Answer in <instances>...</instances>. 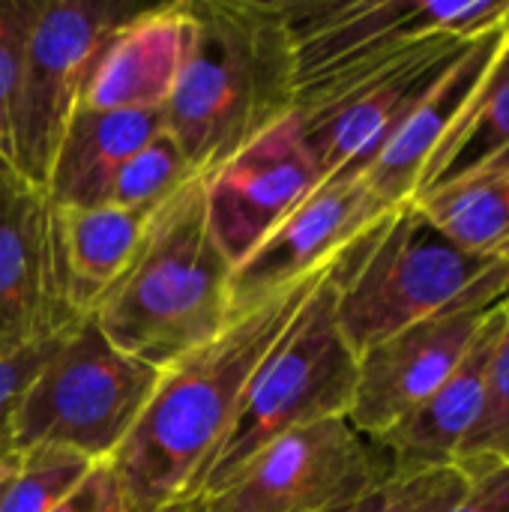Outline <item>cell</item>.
<instances>
[{
    "label": "cell",
    "instance_id": "15",
    "mask_svg": "<svg viewBox=\"0 0 509 512\" xmlns=\"http://www.w3.org/2000/svg\"><path fill=\"white\" fill-rule=\"evenodd\" d=\"M186 54L183 0L147 3L135 18L120 24L99 48L78 108L162 111Z\"/></svg>",
    "mask_w": 509,
    "mask_h": 512
},
{
    "label": "cell",
    "instance_id": "28",
    "mask_svg": "<svg viewBox=\"0 0 509 512\" xmlns=\"http://www.w3.org/2000/svg\"><path fill=\"white\" fill-rule=\"evenodd\" d=\"M51 512H126L123 486L108 462H99L84 483Z\"/></svg>",
    "mask_w": 509,
    "mask_h": 512
},
{
    "label": "cell",
    "instance_id": "26",
    "mask_svg": "<svg viewBox=\"0 0 509 512\" xmlns=\"http://www.w3.org/2000/svg\"><path fill=\"white\" fill-rule=\"evenodd\" d=\"M42 0H0V159L12 168V114L24 45Z\"/></svg>",
    "mask_w": 509,
    "mask_h": 512
},
{
    "label": "cell",
    "instance_id": "19",
    "mask_svg": "<svg viewBox=\"0 0 509 512\" xmlns=\"http://www.w3.org/2000/svg\"><path fill=\"white\" fill-rule=\"evenodd\" d=\"M165 129V111L78 108L57 147L45 192L54 207H102L120 165Z\"/></svg>",
    "mask_w": 509,
    "mask_h": 512
},
{
    "label": "cell",
    "instance_id": "17",
    "mask_svg": "<svg viewBox=\"0 0 509 512\" xmlns=\"http://www.w3.org/2000/svg\"><path fill=\"white\" fill-rule=\"evenodd\" d=\"M144 213L123 207H54L51 204V264L60 303L69 315L87 318L102 294L132 261L144 228Z\"/></svg>",
    "mask_w": 509,
    "mask_h": 512
},
{
    "label": "cell",
    "instance_id": "7",
    "mask_svg": "<svg viewBox=\"0 0 509 512\" xmlns=\"http://www.w3.org/2000/svg\"><path fill=\"white\" fill-rule=\"evenodd\" d=\"M477 39L426 36L303 84L297 90V120L321 174H363L405 117Z\"/></svg>",
    "mask_w": 509,
    "mask_h": 512
},
{
    "label": "cell",
    "instance_id": "9",
    "mask_svg": "<svg viewBox=\"0 0 509 512\" xmlns=\"http://www.w3.org/2000/svg\"><path fill=\"white\" fill-rule=\"evenodd\" d=\"M387 477L381 447L348 417H330L270 441L195 504L201 512H339L357 507Z\"/></svg>",
    "mask_w": 509,
    "mask_h": 512
},
{
    "label": "cell",
    "instance_id": "2",
    "mask_svg": "<svg viewBox=\"0 0 509 512\" xmlns=\"http://www.w3.org/2000/svg\"><path fill=\"white\" fill-rule=\"evenodd\" d=\"M186 54L165 129L198 177L297 111V60L279 0H183Z\"/></svg>",
    "mask_w": 509,
    "mask_h": 512
},
{
    "label": "cell",
    "instance_id": "11",
    "mask_svg": "<svg viewBox=\"0 0 509 512\" xmlns=\"http://www.w3.org/2000/svg\"><path fill=\"white\" fill-rule=\"evenodd\" d=\"M504 303L459 306L423 318L357 357V387L348 420L378 441L423 405L471 354Z\"/></svg>",
    "mask_w": 509,
    "mask_h": 512
},
{
    "label": "cell",
    "instance_id": "18",
    "mask_svg": "<svg viewBox=\"0 0 509 512\" xmlns=\"http://www.w3.org/2000/svg\"><path fill=\"white\" fill-rule=\"evenodd\" d=\"M507 33L509 27H504V30L486 33L477 42H471L462 51V57L444 72V78L426 93V99L390 135V141L381 147V153L372 159V165L363 171L366 180L372 183V189L387 204L396 207V204L414 198V189H417V180H420V171H423L429 153L435 150V144L441 141V135L447 132V126L453 123L459 108L477 87V81L492 66Z\"/></svg>",
    "mask_w": 509,
    "mask_h": 512
},
{
    "label": "cell",
    "instance_id": "29",
    "mask_svg": "<svg viewBox=\"0 0 509 512\" xmlns=\"http://www.w3.org/2000/svg\"><path fill=\"white\" fill-rule=\"evenodd\" d=\"M450 512H509V465L471 477L468 492Z\"/></svg>",
    "mask_w": 509,
    "mask_h": 512
},
{
    "label": "cell",
    "instance_id": "5",
    "mask_svg": "<svg viewBox=\"0 0 509 512\" xmlns=\"http://www.w3.org/2000/svg\"><path fill=\"white\" fill-rule=\"evenodd\" d=\"M159 375L162 369L120 351L90 315L81 318L30 381L12 423V450L63 447L96 465L111 462Z\"/></svg>",
    "mask_w": 509,
    "mask_h": 512
},
{
    "label": "cell",
    "instance_id": "20",
    "mask_svg": "<svg viewBox=\"0 0 509 512\" xmlns=\"http://www.w3.org/2000/svg\"><path fill=\"white\" fill-rule=\"evenodd\" d=\"M498 168H509V33L492 66L429 153L414 198Z\"/></svg>",
    "mask_w": 509,
    "mask_h": 512
},
{
    "label": "cell",
    "instance_id": "3",
    "mask_svg": "<svg viewBox=\"0 0 509 512\" xmlns=\"http://www.w3.org/2000/svg\"><path fill=\"white\" fill-rule=\"evenodd\" d=\"M231 273L195 177L147 219L132 261L90 318L120 351L168 369L231 321Z\"/></svg>",
    "mask_w": 509,
    "mask_h": 512
},
{
    "label": "cell",
    "instance_id": "13",
    "mask_svg": "<svg viewBox=\"0 0 509 512\" xmlns=\"http://www.w3.org/2000/svg\"><path fill=\"white\" fill-rule=\"evenodd\" d=\"M387 204L366 174L324 177L231 273V309L240 312L282 285L327 270L336 255L381 219Z\"/></svg>",
    "mask_w": 509,
    "mask_h": 512
},
{
    "label": "cell",
    "instance_id": "4",
    "mask_svg": "<svg viewBox=\"0 0 509 512\" xmlns=\"http://www.w3.org/2000/svg\"><path fill=\"white\" fill-rule=\"evenodd\" d=\"M327 279L339 330L357 357L438 312L509 300V264L465 252L414 201L357 234Z\"/></svg>",
    "mask_w": 509,
    "mask_h": 512
},
{
    "label": "cell",
    "instance_id": "22",
    "mask_svg": "<svg viewBox=\"0 0 509 512\" xmlns=\"http://www.w3.org/2000/svg\"><path fill=\"white\" fill-rule=\"evenodd\" d=\"M195 177L198 174L192 171L174 135L162 129L156 138H150L138 153H132L120 165V171L111 180L105 204L153 216Z\"/></svg>",
    "mask_w": 509,
    "mask_h": 512
},
{
    "label": "cell",
    "instance_id": "27",
    "mask_svg": "<svg viewBox=\"0 0 509 512\" xmlns=\"http://www.w3.org/2000/svg\"><path fill=\"white\" fill-rule=\"evenodd\" d=\"M63 333L18 345H0V456L12 453V423L18 405Z\"/></svg>",
    "mask_w": 509,
    "mask_h": 512
},
{
    "label": "cell",
    "instance_id": "31",
    "mask_svg": "<svg viewBox=\"0 0 509 512\" xmlns=\"http://www.w3.org/2000/svg\"><path fill=\"white\" fill-rule=\"evenodd\" d=\"M504 315H507V321H509V300L504 303Z\"/></svg>",
    "mask_w": 509,
    "mask_h": 512
},
{
    "label": "cell",
    "instance_id": "23",
    "mask_svg": "<svg viewBox=\"0 0 509 512\" xmlns=\"http://www.w3.org/2000/svg\"><path fill=\"white\" fill-rule=\"evenodd\" d=\"M96 468L81 453L63 447L12 450V468L0 492V512H51Z\"/></svg>",
    "mask_w": 509,
    "mask_h": 512
},
{
    "label": "cell",
    "instance_id": "14",
    "mask_svg": "<svg viewBox=\"0 0 509 512\" xmlns=\"http://www.w3.org/2000/svg\"><path fill=\"white\" fill-rule=\"evenodd\" d=\"M81 318L60 303L51 264V201L12 168L0 171V345L48 339Z\"/></svg>",
    "mask_w": 509,
    "mask_h": 512
},
{
    "label": "cell",
    "instance_id": "32",
    "mask_svg": "<svg viewBox=\"0 0 509 512\" xmlns=\"http://www.w3.org/2000/svg\"><path fill=\"white\" fill-rule=\"evenodd\" d=\"M3 168H9V165H6V162H3V159H0V171H3Z\"/></svg>",
    "mask_w": 509,
    "mask_h": 512
},
{
    "label": "cell",
    "instance_id": "25",
    "mask_svg": "<svg viewBox=\"0 0 509 512\" xmlns=\"http://www.w3.org/2000/svg\"><path fill=\"white\" fill-rule=\"evenodd\" d=\"M468 486L471 477L459 465L393 474L351 512H450Z\"/></svg>",
    "mask_w": 509,
    "mask_h": 512
},
{
    "label": "cell",
    "instance_id": "21",
    "mask_svg": "<svg viewBox=\"0 0 509 512\" xmlns=\"http://www.w3.org/2000/svg\"><path fill=\"white\" fill-rule=\"evenodd\" d=\"M411 201L465 252L509 264V168L447 183Z\"/></svg>",
    "mask_w": 509,
    "mask_h": 512
},
{
    "label": "cell",
    "instance_id": "1",
    "mask_svg": "<svg viewBox=\"0 0 509 512\" xmlns=\"http://www.w3.org/2000/svg\"><path fill=\"white\" fill-rule=\"evenodd\" d=\"M327 273L330 267L234 312L210 342L162 369L135 429L108 462L123 486L126 512H180L198 501L255 369Z\"/></svg>",
    "mask_w": 509,
    "mask_h": 512
},
{
    "label": "cell",
    "instance_id": "24",
    "mask_svg": "<svg viewBox=\"0 0 509 512\" xmlns=\"http://www.w3.org/2000/svg\"><path fill=\"white\" fill-rule=\"evenodd\" d=\"M456 465L468 477H477L498 465H509V321H504V330L489 363L486 405L480 423L471 432Z\"/></svg>",
    "mask_w": 509,
    "mask_h": 512
},
{
    "label": "cell",
    "instance_id": "6",
    "mask_svg": "<svg viewBox=\"0 0 509 512\" xmlns=\"http://www.w3.org/2000/svg\"><path fill=\"white\" fill-rule=\"evenodd\" d=\"M327 276L255 369L240 411L201 480L198 498L228 483L258 450L285 432L348 417L357 387V354L339 330Z\"/></svg>",
    "mask_w": 509,
    "mask_h": 512
},
{
    "label": "cell",
    "instance_id": "12",
    "mask_svg": "<svg viewBox=\"0 0 509 512\" xmlns=\"http://www.w3.org/2000/svg\"><path fill=\"white\" fill-rule=\"evenodd\" d=\"M297 111L201 177L210 231L237 267L318 183Z\"/></svg>",
    "mask_w": 509,
    "mask_h": 512
},
{
    "label": "cell",
    "instance_id": "8",
    "mask_svg": "<svg viewBox=\"0 0 509 512\" xmlns=\"http://www.w3.org/2000/svg\"><path fill=\"white\" fill-rule=\"evenodd\" d=\"M147 3L42 0L30 27L12 114V171L45 189L102 42Z\"/></svg>",
    "mask_w": 509,
    "mask_h": 512
},
{
    "label": "cell",
    "instance_id": "30",
    "mask_svg": "<svg viewBox=\"0 0 509 512\" xmlns=\"http://www.w3.org/2000/svg\"><path fill=\"white\" fill-rule=\"evenodd\" d=\"M9 468H12V453H6V456H0V492H3V486H6V477H9Z\"/></svg>",
    "mask_w": 509,
    "mask_h": 512
},
{
    "label": "cell",
    "instance_id": "16",
    "mask_svg": "<svg viewBox=\"0 0 509 512\" xmlns=\"http://www.w3.org/2000/svg\"><path fill=\"white\" fill-rule=\"evenodd\" d=\"M504 321L507 315L501 309L462 366L423 405H417L405 420L375 441L390 462V474L429 471L459 462L486 405L489 363Z\"/></svg>",
    "mask_w": 509,
    "mask_h": 512
},
{
    "label": "cell",
    "instance_id": "10",
    "mask_svg": "<svg viewBox=\"0 0 509 512\" xmlns=\"http://www.w3.org/2000/svg\"><path fill=\"white\" fill-rule=\"evenodd\" d=\"M297 60V90L408 42L509 27V0H279Z\"/></svg>",
    "mask_w": 509,
    "mask_h": 512
}]
</instances>
